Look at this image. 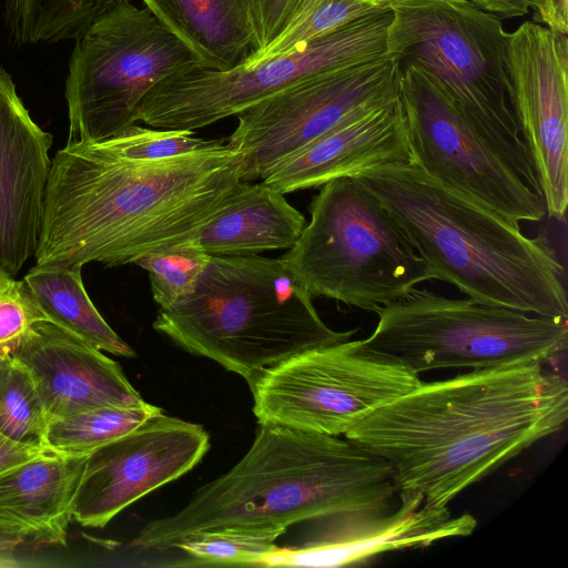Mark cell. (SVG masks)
<instances>
[{
  "mask_svg": "<svg viewBox=\"0 0 568 568\" xmlns=\"http://www.w3.org/2000/svg\"><path fill=\"white\" fill-rule=\"evenodd\" d=\"M567 418L566 378L523 362L422 382L361 414L344 437L387 463L398 495L447 507Z\"/></svg>",
  "mask_w": 568,
  "mask_h": 568,
  "instance_id": "obj_1",
  "label": "cell"
},
{
  "mask_svg": "<svg viewBox=\"0 0 568 568\" xmlns=\"http://www.w3.org/2000/svg\"><path fill=\"white\" fill-rule=\"evenodd\" d=\"M242 172L227 143L156 161L120 158L102 141L67 143L51 160L36 266L135 264L192 242Z\"/></svg>",
  "mask_w": 568,
  "mask_h": 568,
  "instance_id": "obj_2",
  "label": "cell"
},
{
  "mask_svg": "<svg viewBox=\"0 0 568 568\" xmlns=\"http://www.w3.org/2000/svg\"><path fill=\"white\" fill-rule=\"evenodd\" d=\"M396 493L387 463L344 436L260 425L234 467L195 490L180 511L149 521L131 546L168 550L203 534L275 544L304 520L387 509Z\"/></svg>",
  "mask_w": 568,
  "mask_h": 568,
  "instance_id": "obj_3",
  "label": "cell"
},
{
  "mask_svg": "<svg viewBox=\"0 0 568 568\" xmlns=\"http://www.w3.org/2000/svg\"><path fill=\"white\" fill-rule=\"evenodd\" d=\"M384 205L435 280L468 298L568 320L565 270L544 236L447 189L414 163L356 175Z\"/></svg>",
  "mask_w": 568,
  "mask_h": 568,
  "instance_id": "obj_4",
  "label": "cell"
},
{
  "mask_svg": "<svg viewBox=\"0 0 568 568\" xmlns=\"http://www.w3.org/2000/svg\"><path fill=\"white\" fill-rule=\"evenodd\" d=\"M312 298L281 258L211 255L194 291L160 307L153 328L251 387L285 359L352 339L357 332L327 326Z\"/></svg>",
  "mask_w": 568,
  "mask_h": 568,
  "instance_id": "obj_5",
  "label": "cell"
},
{
  "mask_svg": "<svg viewBox=\"0 0 568 568\" xmlns=\"http://www.w3.org/2000/svg\"><path fill=\"white\" fill-rule=\"evenodd\" d=\"M389 7L387 53L400 68L435 78L480 139L540 193L510 103L501 18L470 0H390Z\"/></svg>",
  "mask_w": 568,
  "mask_h": 568,
  "instance_id": "obj_6",
  "label": "cell"
},
{
  "mask_svg": "<svg viewBox=\"0 0 568 568\" xmlns=\"http://www.w3.org/2000/svg\"><path fill=\"white\" fill-rule=\"evenodd\" d=\"M311 220L280 258L312 297L376 312L435 280L379 200L355 178L322 185Z\"/></svg>",
  "mask_w": 568,
  "mask_h": 568,
  "instance_id": "obj_7",
  "label": "cell"
},
{
  "mask_svg": "<svg viewBox=\"0 0 568 568\" xmlns=\"http://www.w3.org/2000/svg\"><path fill=\"white\" fill-rule=\"evenodd\" d=\"M363 349L416 374L438 368L542 364L565 355L568 320L414 288L377 311Z\"/></svg>",
  "mask_w": 568,
  "mask_h": 568,
  "instance_id": "obj_8",
  "label": "cell"
},
{
  "mask_svg": "<svg viewBox=\"0 0 568 568\" xmlns=\"http://www.w3.org/2000/svg\"><path fill=\"white\" fill-rule=\"evenodd\" d=\"M195 65V54L148 8L129 2L105 13L70 57L67 143L102 141L136 123L138 106L156 83Z\"/></svg>",
  "mask_w": 568,
  "mask_h": 568,
  "instance_id": "obj_9",
  "label": "cell"
},
{
  "mask_svg": "<svg viewBox=\"0 0 568 568\" xmlns=\"http://www.w3.org/2000/svg\"><path fill=\"white\" fill-rule=\"evenodd\" d=\"M392 18L389 7L251 68L215 71L195 65L169 75L142 99L135 122L194 131L311 77L382 58Z\"/></svg>",
  "mask_w": 568,
  "mask_h": 568,
  "instance_id": "obj_10",
  "label": "cell"
},
{
  "mask_svg": "<svg viewBox=\"0 0 568 568\" xmlns=\"http://www.w3.org/2000/svg\"><path fill=\"white\" fill-rule=\"evenodd\" d=\"M359 339L317 347L265 371L250 387L258 425L344 436L354 420L422 384Z\"/></svg>",
  "mask_w": 568,
  "mask_h": 568,
  "instance_id": "obj_11",
  "label": "cell"
},
{
  "mask_svg": "<svg viewBox=\"0 0 568 568\" xmlns=\"http://www.w3.org/2000/svg\"><path fill=\"white\" fill-rule=\"evenodd\" d=\"M400 70L399 98L414 164L506 219L541 221L546 214L541 194L480 139L438 81L415 65Z\"/></svg>",
  "mask_w": 568,
  "mask_h": 568,
  "instance_id": "obj_12",
  "label": "cell"
},
{
  "mask_svg": "<svg viewBox=\"0 0 568 568\" xmlns=\"http://www.w3.org/2000/svg\"><path fill=\"white\" fill-rule=\"evenodd\" d=\"M400 79L397 59L387 53L311 77L240 112L226 143L242 152V181L263 180L354 111L399 98Z\"/></svg>",
  "mask_w": 568,
  "mask_h": 568,
  "instance_id": "obj_13",
  "label": "cell"
},
{
  "mask_svg": "<svg viewBox=\"0 0 568 568\" xmlns=\"http://www.w3.org/2000/svg\"><path fill=\"white\" fill-rule=\"evenodd\" d=\"M511 108L549 216L568 204V38L532 21L508 32Z\"/></svg>",
  "mask_w": 568,
  "mask_h": 568,
  "instance_id": "obj_14",
  "label": "cell"
},
{
  "mask_svg": "<svg viewBox=\"0 0 568 568\" xmlns=\"http://www.w3.org/2000/svg\"><path fill=\"white\" fill-rule=\"evenodd\" d=\"M209 448L201 425L161 412L88 455L73 519L83 527H105L136 500L194 468Z\"/></svg>",
  "mask_w": 568,
  "mask_h": 568,
  "instance_id": "obj_15",
  "label": "cell"
},
{
  "mask_svg": "<svg viewBox=\"0 0 568 568\" xmlns=\"http://www.w3.org/2000/svg\"><path fill=\"white\" fill-rule=\"evenodd\" d=\"M399 506L358 509L320 518L317 534L298 547L266 555L263 567H342L382 554L427 547L439 540L466 537L477 526L470 514L455 516L448 507H433L418 495H399Z\"/></svg>",
  "mask_w": 568,
  "mask_h": 568,
  "instance_id": "obj_16",
  "label": "cell"
},
{
  "mask_svg": "<svg viewBox=\"0 0 568 568\" xmlns=\"http://www.w3.org/2000/svg\"><path fill=\"white\" fill-rule=\"evenodd\" d=\"M52 142L0 65V266L12 275L37 250Z\"/></svg>",
  "mask_w": 568,
  "mask_h": 568,
  "instance_id": "obj_17",
  "label": "cell"
},
{
  "mask_svg": "<svg viewBox=\"0 0 568 568\" xmlns=\"http://www.w3.org/2000/svg\"><path fill=\"white\" fill-rule=\"evenodd\" d=\"M414 163L400 98L363 106L274 165L262 180L291 193L355 178L383 165Z\"/></svg>",
  "mask_w": 568,
  "mask_h": 568,
  "instance_id": "obj_18",
  "label": "cell"
},
{
  "mask_svg": "<svg viewBox=\"0 0 568 568\" xmlns=\"http://www.w3.org/2000/svg\"><path fill=\"white\" fill-rule=\"evenodd\" d=\"M13 355L30 369L52 419L145 403L116 362L51 321L34 323Z\"/></svg>",
  "mask_w": 568,
  "mask_h": 568,
  "instance_id": "obj_19",
  "label": "cell"
},
{
  "mask_svg": "<svg viewBox=\"0 0 568 568\" xmlns=\"http://www.w3.org/2000/svg\"><path fill=\"white\" fill-rule=\"evenodd\" d=\"M88 455L50 452L0 475V528L26 545L65 546Z\"/></svg>",
  "mask_w": 568,
  "mask_h": 568,
  "instance_id": "obj_20",
  "label": "cell"
},
{
  "mask_svg": "<svg viewBox=\"0 0 568 568\" xmlns=\"http://www.w3.org/2000/svg\"><path fill=\"white\" fill-rule=\"evenodd\" d=\"M306 223L280 191L263 181H241L192 243L210 255L221 256L290 250Z\"/></svg>",
  "mask_w": 568,
  "mask_h": 568,
  "instance_id": "obj_21",
  "label": "cell"
},
{
  "mask_svg": "<svg viewBox=\"0 0 568 568\" xmlns=\"http://www.w3.org/2000/svg\"><path fill=\"white\" fill-rule=\"evenodd\" d=\"M210 70L247 65L262 50L253 0H142Z\"/></svg>",
  "mask_w": 568,
  "mask_h": 568,
  "instance_id": "obj_22",
  "label": "cell"
},
{
  "mask_svg": "<svg viewBox=\"0 0 568 568\" xmlns=\"http://www.w3.org/2000/svg\"><path fill=\"white\" fill-rule=\"evenodd\" d=\"M23 281L49 321L102 352L134 357L135 352L102 317L89 297L80 268L33 266Z\"/></svg>",
  "mask_w": 568,
  "mask_h": 568,
  "instance_id": "obj_23",
  "label": "cell"
},
{
  "mask_svg": "<svg viewBox=\"0 0 568 568\" xmlns=\"http://www.w3.org/2000/svg\"><path fill=\"white\" fill-rule=\"evenodd\" d=\"M131 0H6L4 23L17 45L81 38L111 10Z\"/></svg>",
  "mask_w": 568,
  "mask_h": 568,
  "instance_id": "obj_24",
  "label": "cell"
},
{
  "mask_svg": "<svg viewBox=\"0 0 568 568\" xmlns=\"http://www.w3.org/2000/svg\"><path fill=\"white\" fill-rule=\"evenodd\" d=\"M162 409L148 402L138 406H111L53 418L44 445L67 455H89L141 426Z\"/></svg>",
  "mask_w": 568,
  "mask_h": 568,
  "instance_id": "obj_25",
  "label": "cell"
},
{
  "mask_svg": "<svg viewBox=\"0 0 568 568\" xmlns=\"http://www.w3.org/2000/svg\"><path fill=\"white\" fill-rule=\"evenodd\" d=\"M52 416L28 366L11 355L0 363V430L21 442L44 445Z\"/></svg>",
  "mask_w": 568,
  "mask_h": 568,
  "instance_id": "obj_26",
  "label": "cell"
},
{
  "mask_svg": "<svg viewBox=\"0 0 568 568\" xmlns=\"http://www.w3.org/2000/svg\"><path fill=\"white\" fill-rule=\"evenodd\" d=\"M389 2L390 0H311L301 14L243 68L290 54L318 37L388 9Z\"/></svg>",
  "mask_w": 568,
  "mask_h": 568,
  "instance_id": "obj_27",
  "label": "cell"
},
{
  "mask_svg": "<svg viewBox=\"0 0 568 568\" xmlns=\"http://www.w3.org/2000/svg\"><path fill=\"white\" fill-rule=\"evenodd\" d=\"M210 258V254L187 242L152 252L135 264L148 272L155 303L166 308L194 291Z\"/></svg>",
  "mask_w": 568,
  "mask_h": 568,
  "instance_id": "obj_28",
  "label": "cell"
},
{
  "mask_svg": "<svg viewBox=\"0 0 568 568\" xmlns=\"http://www.w3.org/2000/svg\"><path fill=\"white\" fill-rule=\"evenodd\" d=\"M120 158L133 161H156L224 145L225 140L196 138L190 130L149 129L135 123L102 140Z\"/></svg>",
  "mask_w": 568,
  "mask_h": 568,
  "instance_id": "obj_29",
  "label": "cell"
},
{
  "mask_svg": "<svg viewBox=\"0 0 568 568\" xmlns=\"http://www.w3.org/2000/svg\"><path fill=\"white\" fill-rule=\"evenodd\" d=\"M43 320L48 317L26 282L0 266V363L13 355L32 325Z\"/></svg>",
  "mask_w": 568,
  "mask_h": 568,
  "instance_id": "obj_30",
  "label": "cell"
},
{
  "mask_svg": "<svg viewBox=\"0 0 568 568\" xmlns=\"http://www.w3.org/2000/svg\"><path fill=\"white\" fill-rule=\"evenodd\" d=\"M186 554L191 565L260 566L263 558L277 546L223 534H203L187 537L175 545Z\"/></svg>",
  "mask_w": 568,
  "mask_h": 568,
  "instance_id": "obj_31",
  "label": "cell"
},
{
  "mask_svg": "<svg viewBox=\"0 0 568 568\" xmlns=\"http://www.w3.org/2000/svg\"><path fill=\"white\" fill-rule=\"evenodd\" d=\"M310 1L253 0L252 18L262 50L301 14Z\"/></svg>",
  "mask_w": 568,
  "mask_h": 568,
  "instance_id": "obj_32",
  "label": "cell"
},
{
  "mask_svg": "<svg viewBox=\"0 0 568 568\" xmlns=\"http://www.w3.org/2000/svg\"><path fill=\"white\" fill-rule=\"evenodd\" d=\"M51 450L40 442H21L0 430V475Z\"/></svg>",
  "mask_w": 568,
  "mask_h": 568,
  "instance_id": "obj_33",
  "label": "cell"
},
{
  "mask_svg": "<svg viewBox=\"0 0 568 568\" xmlns=\"http://www.w3.org/2000/svg\"><path fill=\"white\" fill-rule=\"evenodd\" d=\"M534 18L551 30L568 33V0H541Z\"/></svg>",
  "mask_w": 568,
  "mask_h": 568,
  "instance_id": "obj_34",
  "label": "cell"
},
{
  "mask_svg": "<svg viewBox=\"0 0 568 568\" xmlns=\"http://www.w3.org/2000/svg\"><path fill=\"white\" fill-rule=\"evenodd\" d=\"M481 9L511 19L526 16L531 8L537 10L541 0H470Z\"/></svg>",
  "mask_w": 568,
  "mask_h": 568,
  "instance_id": "obj_35",
  "label": "cell"
},
{
  "mask_svg": "<svg viewBox=\"0 0 568 568\" xmlns=\"http://www.w3.org/2000/svg\"><path fill=\"white\" fill-rule=\"evenodd\" d=\"M22 545L26 542L19 536L0 528V568H18L27 565L18 555Z\"/></svg>",
  "mask_w": 568,
  "mask_h": 568,
  "instance_id": "obj_36",
  "label": "cell"
}]
</instances>
